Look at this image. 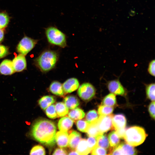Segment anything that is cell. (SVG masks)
Listing matches in <instances>:
<instances>
[{
	"label": "cell",
	"mask_w": 155,
	"mask_h": 155,
	"mask_svg": "<svg viewBox=\"0 0 155 155\" xmlns=\"http://www.w3.org/2000/svg\"><path fill=\"white\" fill-rule=\"evenodd\" d=\"M56 126L53 121L40 119L34 123L30 134L37 141L46 146L51 147L56 143Z\"/></svg>",
	"instance_id": "6da1fadb"
},
{
	"label": "cell",
	"mask_w": 155,
	"mask_h": 155,
	"mask_svg": "<svg viewBox=\"0 0 155 155\" xmlns=\"http://www.w3.org/2000/svg\"><path fill=\"white\" fill-rule=\"evenodd\" d=\"M58 58V54L51 50L43 51L35 61V65L43 72H47L56 65Z\"/></svg>",
	"instance_id": "7a4b0ae2"
},
{
	"label": "cell",
	"mask_w": 155,
	"mask_h": 155,
	"mask_svg": "<svg viewBox=\"0 0 155 155\" xmlns=\"http://www.w3.org/2000/svg\"><path fill=\"white\" fill-rule=\"evenodd\" d=\"M147 136L143 128L134 126L126 129L123 138L129 144L136 146L142 144Z\"/></svg>",
	"instance_id": "3957f363"
},
{
	"label": "cell",
	"mask_w": 155,
	"mask_h": 155,
	"mask_svg": "<svg viewBox=\"0 0 155 155\" xmlns=\"http://www.w3.org/2000/svg\"><path fill=\"white\" fill-rule=\"evenodd\" d=\"M45 33L50 44L62 48L66 46V36L57 26L53 25L47 26L45 28Z\"/></svg>",
	"instance_id": "277c9868"
},
{
	"label": "cell",
	"mask_w": 155,
	"mask_h": 155,
	"mask_svg": "<svg viewBox=\"0 0 155 155\" xmlns=\"http://www.w3.org/2000/svg\"><path fill=\"white\" fill-rule=\"evenodd\" d=\"M96 92L94 86L89 82L83 83L78 87V94L79 96L83 100L89 101L95 96Z\"/></svg>",
	"instance_id": "5b68a950"
},
{
	"label": "cell",
	"mask_w": 155,
	"mask_h": 155,
	"mask_svg": "<svg viewBox=\"0 0 155 155\" xmlns=\"http://www.w3.org/2000/svg\"><path fill=\"white\" fill-rule=\"evenodd\" d=\"M37 42V40L25 36L22 39L18 44L17 51L20 54L25 55L34 48Z\"/></svg>",
	"instance_id": "8992f818"
},
{
	"label": "cell",
	"mask_w": 155,
	"mask_h": 155,
	"mask_svg": "<svg viewBox=\"0 0 155 155\" xmlns=\"http://www.w3.org/2000/svg\"><path fill=\"white\" fill-rule=\"evenodd\" d=\"M113 115H101L98 119L96 124L100 135L103 134L113 128Z\"/></svg>",
	"instance_id": "52a82bcc"
},
{
	"label": "cell",
	"mask_w": 155,
	"mask_h": 155,
	"mask_svg": "<svg viewBox=\"0 0 155 155\" xmlns=\"http://www.w3.org/2000/svg\"><path fill=\"white\" fill-rule=\"evenodd\" d=\"M137 152L133 146L125 143L114 147L108 154L135 155Z\"/></svg>",
	"instance_id": "ba28073f"
},
{
	"label": "cell",
	"mask_w": 155,
	"mask_h": 155,
	"mask_svg": "<svg viewBox=\"0 0 155 155\" xmlns=\"http://www.w3.org/2000/svg\"><path fill=\"white\" fill-rule=\"evenodd\" d=\"M107 87L110 92L114 94L124 96L126 94L125 88L119 80L115 79L108 81Z\"/></svg>",
	"instance_id": "9c48e42d"
},
{
	"label": "cell",
	"mask_w": 155,
	"mask_h": 155,
	"mask_svg": "<svg viewBox=\"0 0 155 155\" xmlns=\"http://www.w3.org/2000/svg\"><path fill=\"white\" fill-rule=\"evenodd\" d=\"M79 84L78 80L76 78H72L67 80L63 83L62 86L65 93H68L77 89Z\"/></svg>",
	"instance_id": "30bf717a"
},
{
	"label": "cell",
	"mask_w": 155,
	"mask_h": 155,
	"mask_svg": "<svg viewBox=\"0 0 155 155\" xmlns=\"http://www.w3.org/2000/svg\"><path fill=\"white\" fill-rule=\"evenodd\" d=\"M15 72H20L26 68V62L24 55L20 54L15 57L12 61Z\"/></svg>",
	"instance_id": "8fae6325"
},
{
	"label": "cell",
	"mask_w": 155,
	"mask_h": 155,
	"mask_svg": "<svg viewBox=\"0 0 155 155\" xmlns=\"http://www.w3.org/2000/svg\"><path fill=\"white\" fill-rule=\"evenodd\" d=\"M12 61L8 59L4 60L0 64V73L2 74L8 75L13 74L15 72Z\"/></svg>",
	"instance_id": "7c38bea8"
},
{
	"label": "cell",
	"mask_w": 155,
	"mask_h": 155,
	"mask_svg": "<svg viewBox=\"0 0 155 155\" xmlns=\"http://www.w3.org/2000/svg\"><path fill=\"white\" fill-rule=\"evenodd\" d=\"M68 134L67 131H60L56 134V141L58 146L61 148H65L68 146Z\"/></svg>",
	"instance_id": "4fadbf2b"
},
{
	"label": "cell",
	"mask_w": 155,
	"mask_h": 155,
	"mask_svg": "<svg viewBox=\"0 0 155 155\" xmlns=\"http://www.w3.org/2000/svg\"><path fill=\"white\" fill-rule=\"evenodd\" d=\"M126 121L125 117L122 114L116 115L112 118V124L115 130L125 128Z\"/></svg>",
	"instance_id": "5bb4252c"
},
{
	"label": "cell",
	"mask_w": 155,
	"mask_h": 155,
	"mask_svg": "<svg viewBox=\"0 0 155 155\" xmlns=\"http://www.w3.org/2000/svg\"><path fill=\"white\" fill-rule=\"evenodd\" d=\"M68 138V146L72 150L75 149L81 139L80 134L76 131H72Z\"/></svg>",
	"instance_id": "9a60e30c"
},
{
	"label": "cell",
	"mask_w": 155,
	"mask_h": 155,
	"mask_svg": "<svg viewBox=\"0 0 155 155\" xmlns=\"http://www.w3.org/2000/svg\"><path fill=\"white\" fill-rule=\"evenodd\" d=\"M49 90L52 93L58 96H63L65 93L62 84L57 81H53L51 83Z\"/></svg>",
	"instance_id": "2e32d148"
},
{
	"label": "cell",
	"mask_w": 155,
	"mask_h": 155,
	"mask_svg": "<svg viewBox=\"0 0 155 155\" xmlns=\"http://www.w3.org/2000/svg\"><path fill=\"white\" fill-rule=\"evenodd\" d=\"M73 123V120L69 117H63L59 121L58 127L60 131H67L72 127Z\"/></svg>",
	"instance_id": "e0dca14e"
},
{
	"label": "cell",
	"mask_w": 155,
	"mask_h": 155,
	"mask_svg": "<svg viewBox=\"0 0 155 155\" xmlns=\"http://www.w3.org/2000/svg\"><path fill=\"white\" fill-rule=\"evenodd\" d=\"M64 103L69 109L76 108L79 104L80 101L78 98L73 95H69L64 98Z\"/></svg>",
	"instance_id": "ac0fdd59"
},
{
	"label": "cell",
	"mask_w": 155,
	"mask_h": 155,
	"mask_svg": "<svg viewBox=\"0 0 155 155\" xmlns=\"http://www.w3.org/2000/svg\"><path fill=\"white\" fill-rule=\"evenodd\" d=\"M55 97L51 95H46L42 97L39 100V104L42 109L45 110L49 106L55 101Z\"/></svg>",
	"instance_id": "d6986e66"
},
{
	"label": "cell",
	"mask_w": 155,
	"mask_h": 155,
	"mask_svg": "<svg viewBox=\"0 0 155 155\" xmlns=\"http://www.w3.org/2000/svg\"><path fill=\"white\" fill-rule=\"evenodd\" d=\"M91 151L88 146L87 140L85 139H81L77 146L76 150L79 155H87Z\"/></svg>",
	"instance_id": "ffe728a7"
},
{
	"label": "cell",
	"mask_w": 155,
	"mask_h": 155,
	"mask_svg": "<svg viewBox=\"0 0 155 155\" xmlns=\"http://www.w3.org/2000/svg\"><path fill=\"white\" fill-rule=\"evenodd\" d=\"M85 115L83 111L79 108L73 109L68 113V116L74 121L81 119L84 117Z\"/></svg>",
	"instance_id": "44dd1931"
},
{
	"label": "cell",
	"mask_w": 155,
	"mask_h": 155,
	"mask_svg": "<svg viewBox=\"0 0 155 155\" xmlns=\"http://www.w3.org/2000/svg\"><path fill=\"white\" fill-rule=\"evenodd\" d=\"M55 107L58 117H61L65 116L68 113V108L63 102H60L57 103Z\"/></svg>",
	"instance_id": "7402d4cb"
},
{
	"label": "cell",
	"mask_w": 155,
	"mask_h": 155,
	"mask_svg": "<svg viewBox=\"0 0 155 155\" xmlns=\"http://www.w3.org/2000/svg\"><path fill=\"white\" fill-rule=\"evenodd\" d=\"M96 122L89 124L86 132L89 137H96L99 135H101L96 124Z\"/></svg>",
	"instance_id": "603a6c76"
},
{
	"label": "cell",
	"mask_w": 155,
	"mask_h": 155,
	"mask_svg": "<svg viewBox=\"0 0 155 155\" xmlns=\"http://www.w3.org/2000/svg\"><path fill=\"white\" fill-rule=\"evenodd\" d=\"M97 146L106 149L108 148L109 144L108 138L105 135H99L96 137Z\"/></svg>",
	"instance_id": "cb8c5ba5"
},
{
	"label": "cell",
	"mask_w": 155,
	"mask_h": 155,
	"mask_svg": "<svg viewBox=\"0 0 155 155\" xmlns=\"http://www.w3.org/2000/svg\"><path fill=\"white\" fill-rule=\"evenodd\" d=\"M102 104L109 106H112L116 103V99L115 94H109L106 96L102 101Z\"/></svg>",
	"instance_id": "d4e9b609"
},
{
	"label": "cell",
	"mask_w": 155,
	"mask_h": 155,
	"mask_svg": "<svg viewBox=\"0 0 155 155\" xmlns=\"http://www.w3.org/2000/svg\"><path fill=\"white\" fill-rule=\"evenodd\" d=\"M146 91L147 98L151 100H155V83H152L146 85Z\"/></svg>",
	"instance_id": "484cf974"
},
{
	"label": "cell",
	"mask_w": 155,
	"mask_h": 155,
	"mask_svg": "<svg viewBox=\"0 0 155 155\" xmlns=\"http://www.w3.org/2000/svg\"><path fill=\"white\" fill-rule=\"evenodd\" d=\"M119 138L115 131L110 133L108 135V138L111 146L114 147L118 145L120 142Z\"/></svg>",
	"instance_id": "4316f807"
},
{
	"label": "cell",
	"mask_w": 155,
	"mask_h": 155,
	"mask_svg": "<svg viewBox=\"0 0 155 155\" xmlns=\"http://www.w3.org/2000/svg\"><path fill=\"white\" fill-rule=\"evenodd\" d=\"M98 115L96 111L94 110L89 111L86 116V121L89 124L96 122L97 120Z\"/></svg>",
	"instance_id": "83f0119b"
},
{
	"label": "cell",
	"mask_w": 155,
	"mask_h": 155,
	"mask_svg": "<svg viewBox=\"0 0 155 155\" xmlns=\"http://www.w3.org/2000/svg\"><path fill=\"white\" fill-rule=\"evenodd\" d=\"M113 111V107L103 105L100 106L98 109V113L100 115H110Z\"/></svg>",
	"instance_id": "f1b7e54d"
},
{
	"label": "cell",
	"mask_w": 155,
	"mask_h": 155,
	"mask_svg": "<svg viewBox=\"0 0 155 155\" xmlns=\"http://www.w3.org/2000/svg\"><path fill=\"white\" fill-rule=\"evenodd\" d=\"M9 21V18L5 13L0 12V28L3 29L7 25Z\"/></svg>",
	"instance_id": "f546056e"
},
{
	"label": "cell",
	"mask_w": 155,
	"mask_h": 155,
	"mask_svg": "<svg viewBox=\"0 0 155 155\" xmlns=\"http://www.w3.org/2000/svg\"><path fill=\"white\" fill-rule=\"evenodd\" d=\"M45 112L47 116L51 119H54L58 117L54 105L51 104L46 109Z\"/></svg>",
	"instance_id": "4dcf8cb0"
},
{
	"label": "cell",
	"mask_w": 155,
	"mask_h": 155,
	"mask_svg": "<svg viewBox=\"0 0 155 155\" xmlns=\"http://www.w3.org/2000/svg\"><path fill=\"white\" fill-rule=\"evenodd\" d=\"M45 151L42 146L37 145L34 146L30 152V155H45Z\"/></svg>",
	"instance_id": "1f68e13d"
},
{
	"label": "cell",
	"mask_w": 155,
	"mask_h": 155,
	"mask_svg": "<svg viewBox=\"0 0 155 155\" xmlns=\"http://www.w3.org/2000/svg\"><path fill=\"white\" fill-rule=\"evenodd\" d=\"M78 129L81 131L86 132L89 124L84 120H79L76 123Z\"/></svg>",
	"instance_id": "d6a6232c"
},
{
	"label": "cell",
	"mask_w": 155,
	"mask_h": 155,
	"mask_svg": "<svg viewBox=\"0 0 155 155\" xmlns=\"http://www.w3.org/2000/svg\"><path fill=\"white\" fill-rule=\"evenodd\" d=\"M87 141L88 146L91 150L97 146V140L96 137H89Z\"/></svg>",
	"instance_id": "836d02e7"
},
{
	"label": "cell",
	"mask_w": 155,
	"mask_h": 155,
	"mask_svg": "<svg viewBox=\"0 0 155 155\" xmlns=\"http://www.w3.org/2000/svg\"><path fill=\"white\" fill-rule=\"evenodd\" d=\"M91 154L92 155H106L107 154L106 150L103 148L97 146L93 149Z\"/></svg>",
	"instance_id": "e575fe53"
},
{
	"label": "cell",
	"mask_w": 155,
	"mask_h": 155,
	"mask_svg": "<svg viewBox=\"0 0 155 155\" xmlns=\"http://www.w3.org/2000/svg\"><path fill=\"white\" fill-rule=\"evenodd\" d=\"M155 60L151 61L148 64V73L152 76H155Z\"/></svg>",
	"instance_id": "d590c367"
},
{
	"label": "cell",
	"mask_w": 155,
	"mask_h": 155,
	"mask_svg": "<svg viewBox=\"0 0 155 155\" xmlns=\"http://www.w3.org/2000/svg\"><path fill=\"white\" fill-rule=\"evenodd\" d=\"M8 53L7 47L4 45H0V58L5 57L8 54Z\"/></svg>",
	"instance_id": "8d00e7d4"
},
{
	"label": "cell",
	"mask_w": 155,
	"mask_h": 155,
	"mask_svg": "<svg viewBox=\"0 0 155 155\" xmlns=\"http://www.w3.org/2000/svg\"><path fill=\"white\" fill-rule=\"evenodd\" d=\"M148 111L151 116L154 119L155 118V102L153 101L149 105Z\"/></svg>",
	"instance_id": "74e56055"
},
{
	"label": "cell",
	"mask_w": 155,
	"mask_h": 155,
	"mask_svg": "<svg viewBox=\"0 0 155 155\" xmlns=\"http://www.w3.org/2000/svg\"><path fill=\"white\" fill-rule=\"evenodd\" d=\"M53 154L54 155H67V151L64 149L57 148L54 152Z\"/></svg>",
	"instance_id": "f35d334b"
},
{
	"label": "cell",
	"mask_w": 155,
	"mask_h": 155,
	"mask_svg": "<svg viewBox=\"0 0 155 155\" xmlns=\"http://www.w3.org/2000/svg\"><path fill=\"white\" fill-rule=\"evenodd\" d=\"M126 129L125 127L116 130V132L119 138H123Z\"/></svg>",
	"instance_id": "ab89813d"
},
{
	"label": "cell",
	"mask_w": 155,
	"mask_h": 155,
	"mask_svg": "<svg viewBox=\"0 0 155 155\" xmlns=\"http://www.w3.org/2000/svg\"><path fill=\"white\" fill-rule=\"evenodd\" d=\"M4 36V31L3 29L0 28V43L3 40Z\"/></svg>",
	"instance_id": "60d3db41"
},
{
	"label": "cell",
	"mask_w": 155,
	"mask_h": 155,
	"mask_svg": "<svg viewBox=\"0 0 155 155\" xmlns=\"http://www.w3.org/2000/svg\"><path fill=\"white\" fill-rule=\"evenodd\" d=\"M135 12L133 10H131L129 12V14L130 16H133L135 14Z\"/></svg>",
	"instance_id": "b9f144b4"
},
{
	"label": "cell",
	"mask_w": 155,
	"mask_h": 155,
	"mask_svg": "<svg viewBox=\"0 0 155 155\" xmlns=\"http://www.w3.org/2000/svg\"><path fill=\"white\" fill-rule=\"evenodd\" d=\"M69 155H79L78 153L75 150H72L68 154Z\"/></svg>",
	"instance_id": "7bdbcfd3"
}]
</instances>
